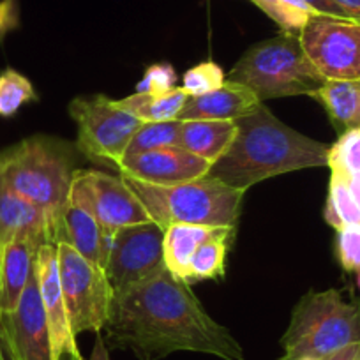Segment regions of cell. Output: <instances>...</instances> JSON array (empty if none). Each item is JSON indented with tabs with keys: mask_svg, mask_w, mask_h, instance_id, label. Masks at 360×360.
I'll return each mask as SVG.
<instances>
[{
	"mask_svg": "<svg viewBox=\"0 0 360 360\" xmlns=\"http://www.w3.org/2000/svg\"><path fill=\"white\" fill-rule=\"evenodd\" d=\"M299 37L325 79H360V22L314 15Z\"/></svg>",
	"mask_w": 360,
	"mask_h": 360,
	"instance_id": "10",
	"label": "cell"
},
{
	"mask_svg": "<svg viewBox=\"0 0 360 360\" xmlns=\"http://www.w3.org/2000/svg\"><path fill=\"white\" fill-rule=\"evenodd\" d=\"M68 112L78 127L76 148L90 161L112 165L113 168L143 124L103 94L72 99Z\"/></svg>",
	"mask_w": 360,
	"mask_h": 360,
	"instance_id": "8",
	"label": "cell"
},
{
	"mask_svg": "<svg viewBox=\"0 0 360 360\" xmlns=\"http://www.w3.org/2000/svg\"><path fill=\"white\" fill-rule=\"evenodd\" d=\"M224 82H226V75L223 68L209 60L193 65L189 71H186L182 78V89L188 92V96H203L219 89Z\"/></svg>",
	"mask_w": 360,
	"mask_h": 360,
	"instance_id": "29",
	"label": "cell"
},
{
	"mask_svg": "<svg viewBox=\"0 0 360 360\" xmlns=\"http://www.w3.org/2000/svg\"><path fill=\"white\" fill-rule=\"evenodd\" d=\"M352 345H360V304L339 290L311 292L293 307L281 360H325Z\"/></svg>",
	"mask_w": 360,
	"mask_h": 360,
	"instance_id": "4",
	"label": "cell"
},
{
	"mask_svg": "<svg viewBox=\"0 0 360 360\" xmlns=\"http://www.w3.org/2000/svg\"><path fill=\"white\" fill-rule=\"evenodd\" d=\"M233 235L235 226H219L216 233L210 235L203 244H200V248L189 259L188 283L202 281V279H217L224 276L226 256L230 251Z\"/></svg>",
	"mask_w": 360,
	"mask_h": 360,
	"instance_id": "23",
	"label": "cell"
},
{
	"mask_svg": "<svg viewBox=\"0 0 360 360\" xmlns=\"http://www.w3.org/2000/svg\"><path fill=\"white\" fill-rule=\"evenodd\" d=\"M335 251L342 269L348 272H360V226L339 230Z\"/></svg>",
	"mask_w": 360,
	"mask_h": 360,
	"instance_id": "31",
	"label": "cell"
},
{
	"mask_svg": "<svg viewBox=\"0 0 360 360\" xmlns=\"http://www.w3.org/2000/svg\"><path fill=\"white\" fill-rule=\"evenodd\" d=\"M162 240L165 230L155 221L124 226L112 235L105 270L115 295L166 270Z\"/></svg>",
	"mask_w": 360,
	"mask_h": 360,
	"instance_id": "9",
	"label": "cell"
},
{
	"mask_svg": "<svg viewBox=\"0 0 360 360\" xmlns=\"http://www.w3.org/2000/svg\"><path fill=\"white\" fill-rule=\"evenodd\" d=\"M34 270H36L41 300L50 328L53 360H62L64 356H69L71 360H85L76 345V334L72 332L64 295H62L57 244L41 245Z\"/></svg>",
	"mask_w": 360,
	"mask_h": 360,
	"instance_id": "14",
	"label": "cell"
},
{
	"mask_svg": "<svg viewBox=\"0 0 360 360\" xmlns=\"http://www.w3.org/2000/svg\"><path fill=\"white\" fill-rule=\"evenodd\" d=\"M212 162L180 147H162L141 154H124L115 165L124 179H133L150 186L186 184L207 176Z\"/></svg>",
	"mask_w": 360,
	"mask_h": 360,
	"instance_id": "12",
	"label": "cell"
},
{
	"mask_svg": "<svg viewBox=\"0 0 360 360\" xmlns=\"http://www.w3.org/2000/svg\"><path fill=\"white\" fill-rule=\"evenodd\" d=\"M57 252L62 295L72 332L76 335L83 332L101 334L115 297L106 270L62 242L57 244Z\"/></svg>",
	"mask_w": 360,
	"mask_h": 360,
	"instance_id": "7",
	"label": "cell"
},
{
	"mask_svg": "<svg viewBox=\"0 0 360 360\" xmlns=\"http://www.w3.org/2000/svg\"><path fill=\"white\" fill-rule=\"evenodd\" d=\"M256 8L262 9L281 32L299 36L316 11L309 8L304 0H251Z\"/></svg>",
	"mask_w": 360,
	"mask_h": 360,
	"instance_id": "25",
	"label": "cell"
},
{
	"mask_svg": "<svg viewBox=\"0 0 360 360\" xmlns=\"http://www.w3.org/2000/svg\"><path fill=\"white\" fill-rule=\"evenodd\" d=\"M41 245L43 242L20 237L0 248V314L11 313L18 306L34 274Z\"/></svg>",
	"mask_w": 360,
	"mask_h": 360,
	"instance_id": "17",
	"label": "cell"
},
{
	"mask_svg": "<svg viewBox=\"0 0 360 360\" xmlns=\"http://www.w3.org/2000/svg\"><path fill=\"white\" fill-rule=\"evenodd\" d=\"M235 136V120H184L180 122L176 147L214 165L230 148Z\"/></svg>",
	"mask_w": 360,
	"mask_h": 360,
	"instance_id": "19",
	"label": "cell"
},
{
	"mask_svg": "<svg viewBox=\"0 0 360 360\" xmlns=\"http://www.w3.org/2000/svg\"><path fill=\"white\" fill-rule=\"evenodd\" d=\"M105 330L108 349H127L138 360H161L175 352L245 360L240 342L203 309L189 283L168 270L117 293Z\"/></svg>",
	"mask_w": 360,
	"mask_h": 360,
	"instance_id": "1",
	"label": "cell"
},
{
	"mask_svg": "<svg viewBox=\"0 0 360 360\" xmlns=\"http://www.w3.org/2000/svg\"><path fill=\"white\" fill-rule=\"evenodd\" d=\"M323 217L338 231L342 228L360 226V210L349 191L348 179L339 172H332Z\"/></svg>",
	"mask_w": 360,
	"mask_h": 360,
	"instance_id": "24",
	"label": "cell"
},
{
	"mask_svg": "<svg viewBox=\"0 0 360 360\" xmlns=\"http://www.w3.org/2000/svg\"><path fill=\"white\" fill-rule=\"evenodd\" d=\"M89 360H110V349L106 346L105 338L98 334L96 338V345L92 348V353H90V359Z\"/></svg>",
	"mask_w": 360,
	"mask_h": 360,
	"instance_id": "34",
	"label": "cell"
},
{
	"mask_svg": "<svg viewBox=\"0 0 360 360\" xmlns=\"http://www.w3.org/2000/svg\"><path fill=\"white\" fill-rule=\"evenodd\" d=\"M20 25L18 0H0V41Z\"/></svg>",
	"mask_w": 360,
	"mask_h": 360,
	"instance_id": "32",
	"label": "cell"
},
{
	"mask_svg": "<svg viewBox=\"0 0 360 360\" xmlns=\"http://www.w3.org/2000/svg\"><path fill=\"white\" fill-rule=\"evenodd\" d=\"M75 147L51 136H32L0 154V182L43 210L53 244L72 184Z\"/></svg>",
	"mask_w": 360,
	"mask_h": 360,
	"instance_id": "3",
	"label": "cell"
},
{
	"mask_svg": "<svg viewBox=\"0 0 360 360\" xmlns=\"http://www.w3.org/2000/svg\"><path fill=\"white\" fill-rule=\"evenodd\" d=\"M219 226H203V224H172L165 230L162 252L165 266L169 274L188 283L189 259L195 255L200 244L216 233Z\"/></svg>",
	"mask_w": 360,
	"mask_h": 360,
	"instance_id": "20",
	"label": "cell"
},
{
	"mask_svg": "<svg viewBox=\"0 0 360 360\" xmlns=\"http://www.w3.org/2000/svg\"><path fill=\"white\" fill-rule=\"evenodd\" d=\"M263 103L249 86L226 82L203 96H189L176 120H237L258 110Z\"/></svg>",
	"mask_w": 360,
	"mask_h": 360,
	"instance_id": "16",
	"label": "cell"
},
{
	"mask_svg": "<svg viewBox=\"0 0 360 360\" xmlns=\"http://www.w3.org/2000/svg\"><path fill=\"white\" fill-rule=\"evenodd\" d=\"M180 120L168 122H143L131 140L126 154H141L162 147H176Z\"/></svg>",
	"mask_w": 360,
	"mask_h": 360,
	"instance_id": "27",
	"label": "cell"
},
{
	"mask_svg": "<svg viewBox=\"0 0 360 360\" xmlns=\"http://www.w3.org/2000/svg\"><path fill=\"white\" fill-rule=\"evenodd\" d=\"M226 79L249 86L262 103L293 96L313 98L327 82L306 55L300 37L285 32L249 48Z\"/></svg>",
	"mask_w": 360,
	"mask_h": 360,
	"instance_id": "5",
	"label": "cell"
},
{
	"mask_svg": "<svg viewBox=\"0 0 360 360\" xmlns=\"http://www.w3.org/2000/svg\"><path fill=\"white\" fill-rule=\"evenodd\" d=\"M69 195L85 203L110 238L124 226L154 221L124 176L76 168Z\"/></svg>",
	"mask_w": 360,
	"mask_h": 360,
	"instance_id": "11",
	"label": "cell"
},
{
	"mask_svg": "<svg viewBox=\"0 0 360 360\" xmlns=\"http://www.w3.org/2000/svg\"><path fill=\"white\" fill-rule=\"evenodd\" d=\"M110 240L101 224L79 200L69 195L55 226L53 244H68L83 258L106 266L110 251Z\"/></svg>",
	"mask_w": 360,
	"mask_h": 360,
	"instance_id": "15",
	"label": "cell"
},
{
	"mask_svg": "<svg viewBox=\"0 0 360 360\" xmlns=\"http://www.w3.org/2000/svg\"><path fill=\"white\" fill-rule=\"evenodd\" d=\"M237 136L207 176L248 191L270 176L328 165L327 143L300 134L276 119L265 105L235 120Z\"/></svg>",
	"mask_w": 360,
	"mask_h": 360,
	"instance_id": "2",
	"label": "cell"
},
{
	"mask_svg": "<svg viewBox=\"0 0 360 360\" xmlns=\"http://www.w3.org/2000/svg\"><path fill=\"white\" fill-rule=\"evenodd\" d=\"M124 180L162 230L180 223L235 226L245 195V191L230 188L210 176L169 188L143 184L133 179Z\"/></svg>",
	"mask_w": 360,
	"mask_h": 360,
	"instance_id": "6",
	"label": "cell"
},
{
	"mask_svg": "<svg viewBox=\"0 0 360 360\" xmlns=\"http://www.w3.org/2000/svg\"><path fill=\"white\" fill-rule=\"evenodd\" d=\"M37 101L32 83L22 72L6 69L0 72V117H13L27 103Z\"/></svg>",
	"mask_w": 360,
	"mask_h": 360,
	"instance_id": "26",
	"label": "cell"
},
{
	"mask_svg": "<svg viewBox=\"0 0 360 360\" xmlns=\"http://www.w3.org/2000/svg\"><path fill=\"white\" fill-rule=\"evenodd\" d=\"M188 98V92L182 86H175L161 94H133L117 99L115 103L119 108L138 117L141 122H168L176 120Z\"/></svg>",
	"mask_w": 360,
	"mask_h": 360,
	"instance_id": "22",
	"label": "cell"
},
{
	"mask_svg": "<svg viewBox=\"0 0 360 360\" xmlns=\"http://www.w3.org/2000/svg\"><path fill=\"white\" fill-rule=\"evenodd\" d=\"M356 274H359V288H360V272H356Z\"/></svg>",
	"mask_w": 360,
	"mask_h": 360,
	"instance_id": "39",
	"label": "cell"
},
{
	"mask_svg": "<svg viewBox=\"0 0 360 360\" xmlns=\"http://www.w3.org/2000/svg\"><path fill=\"white\" fill-rule=\"evenodd\" d=\"M313 98L325 106L335 126L345 131L360 129V79H327Z\"/></svg>",
	"mask_w": 360,
	"mask_h": 360,
	"instance_id": "21",
	"label": "cell"
},
{
	"mask_svg": "<svg viewBox=\"0 0 360 360\" xmlns=\"http://www.w3.org/2000/svg\"><path fill=\"white\" fill-rule=\"evenodd\" d=\"M334 2L348 13L349 18L360 22V0H334Z\"/></svg>",
	"mask_w": 360,
	"mask_h": 360,
	"instance_id": "36",
	"label": "cell"
},
{
	"mask_svg": "<svg viewBox=\"0 0 360 360\" xmlns=\"http://www.w3.org/2000/svg\"><path fill=\"white\" fill-rule=\"evenodd\" d=\"M0 360H18L2 330H0Z\"/></svg>",
	"mask_w": 360,
	"mask_h": 360,
	"instance_id": "37",
	"label": "cell"
},
{
	"mask_svg": "<svg viewBox=\"0 0 360 360\" xmlns=\"http://www.w3.org/2000/svg\"><path fill=\"white\" fill-rule=\"evenodd\" d=\"M20 237L51 244L50 228L43 210L0 182V248Z\"/></svg>",
	"mask_w": 360,
	"mask_h": 360,
	"instance_id": "18",
	"label": "cell"
},
{
	"mask_svg": "<svg viewBox=\"0 0 360 360\" xmlns=\"http://www.w3.org/2000/svg\"><path fill=\"white\" fill-rule=\"evenodd\" d=\"M348 179V186H349V191H352L353 200H355L356 207L360 210V173H355V175H349L346 176Z\"/></svg>",
	"mask_w": 360,
	"mask_h": 360,
	"instance_id": "38",
	"label": "cell"
},
{
	"mask_svg": "<svg viewBox=\"0 0 360 360\" xmlns=\"http://www.w3.org/2000/svg\"><path fill=\"white\" fill-rule=\"evenodd\" d=\"M332 172L349 176L360 173V129L345 131L338 143L328 150V165Z\"/></svg>",
	"mask_w": 360,
	"mask_h": 360,
	"instance_id": "28",
	"label": "cell"
},
{
	"mask_svg": "<svg viewBox=\"0 0 360 360\" xmlns=\"http://www.w3.org/2000/svg\"><path fill=\"white\" fill-rule=\"evenodd\" d=\"M325 360H360V345H352Z\"/></svg>",
	"mask_w": 360,
	"mask_h": 360,
	"instance_id": "35",
	"label": "cell"
},
{
	"mask_svg": "<svg viewBox=\"0 0 360 360\" xmlns=\"http://www.w3.org/2000/svg\"><path fill=\"white\" fill-rule=\"evenodd\" d=\"M307 6H309L313 11H316L318 15H325V16H334V18H346V20H352L349 18L348 13L338 6L334 0H304Z\"/></svg>",
	"mask_w": 360,
	"mask_h": 360,
	"instance_id": "33",
	"label": "cell"
},
{
	"mask_svg": "<svg viewBox=\"0 0 360 360\" xmlns=\"http://www.w3.org/2000/svg\"><path fill=\"white\" fill-rule=\"evenodd\" d=\"M0 330L4 332L18 360H53L50 328L41 300L36 270L16 309L0 314Z\"/></svg>",
	"mask_w": 360,
	"mask_h": 360,
	"instance_id": "13",
	"label": "cell"
},
{
	"mask_svg": "<svg viewBox=\"0 0 360 360\" xmlns=\"http://www.w3.org/2000/svg\"><path fill=\"white\" fill-rule=\"evenodd\" d=\"M176 72L169 64H152L138 82L136 94H161L175 89Z\"/></svg>",
	"mask_w": 360,
	"mask_h": 360,
	"instance_id": "30",
	"label": "cell"
}]
</instances>
